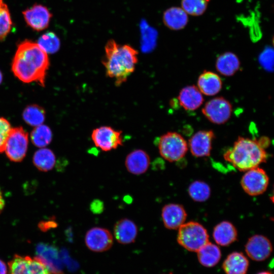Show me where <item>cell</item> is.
I'll list each match as a JSON object with an SVG mask.
<instances>
[{
	"label": "cell",
	"mask_w": 274,
	"mask_h": 274,
	"mask_svg": "<svg viewBox=\"0 0 274 274\" xmlns=\"http://www.w3.org/2000/svg\"><path fill=\"white\" fill-rule=\"evenodd\" d=\"M28 143V134L21 127L12 128L4 151L13 162H20L25 156Z\"/></svg>",
	"instance_id": "52a82bcc"
},
{
	"label": "cell",
	"mask_w": 274,
	"mask_h": 274,
	"mask_svg": "<svg viewBox=\"0 0 274 274\" xmlns=\"http://www.w3.org/2000/svg\"><path fill=\"white\" fill-rule=\"evenodd\" d=\"M138 229L130 219L123 218L118 220L114 226L113 233L116 241L123 245L133 243L137 236Z\"/></svg>",
	"instance_id": "e0dca14e"
},
{
	"label": "cell",
	"mask_w": 274,
	"mask_h": 274,
	"mask_svg": "<svg viewBox=\"0 0 274 274\" xmlns=\"http://www.w3.org/2000/svg\"><path fill=\"white\" fill-rule=\"evenodd\" d=\"M33 162L40 170L49 171L54 166L55 156L50 149L42 148L35 152Z\"/></svg>",
	"instance_id": "d4e9b609"
},
{
	"label": "cell",
	"mask_w": 274,
	"mask_h": 274,
	"mask_svg": "<svg viewBox=\"0 0 274 274\" xmlns=\"http://www.w3.org/2000/svg\"><path fill=\"white\" fill-rule=\"evenodd\" d=\"M213 236L218 245L227 246L236 240L237 232L236 228L231 223L224 221L214 227Z\"/></svg>",
	"instance_id": "ffe728a7"
},
{
	"label": "cell",
	"mask_w": 274,
	"mask_h": 274,
	"mask_svg": "<svg viewBox=\"0 0 274 274\" xmlns=\"http://www.w3.org/2000/svg\"><path fill=\"white\" fill-rule=\"evenodd\" d=\"M30 138L34 145L42 148L50 143L51 131L47 126L41 124L35 127L31 133Z\"/></svg>",
	"instance_id": "83f0119b"
},
{
	"label": "cell",
	"mask_w": 274,
	"mask_h": 274,
	"mask_svg": "<svg viewBox=\"0 0 274 274\" xmlns=\"http://www.w3.org/2000/svg\"><path fill=\"white\" fill-rule=\"evenodd\" d=\"M188 193L194 201L203 202L210 197L211 189L206 183L201 181H195L190 184Z\"/></svg>",
	"instance_id": "484cf974"
},
{
	"label": "cell",
	"mask_w": 274,
	"mask_h": 274,
	"mask_svg": "<svg viewBox=\"0 0 274 274\" xmlns=\"http://www.w3.org/2000/svg\"><path fill=\"white\" fill-rule=\"evenodd\" d=\"M248 267V259L243 253L238 252L228 255L222 264L226 274H246Z\"/></svg>",
	"instance_id": "44dd1931"
},
{
	"label": "cell",
	"mask_w": 274,
	"mask_h": 274,
	"mask_svg": "<svg viewBox=\"0 0 274 274\" xmlns=\"http://www.w3.org/2000/svg\"><path fill=\"white\" fill-rule=\"evenodd\" d=\"M86 247L94 252H102L109 250L113 244V236L107 229L94 227L89 229L84 238Z\"/></svg>",
	"instance_id": "8fae6325"
},
{
	"label": "cell",
	"mask_w": 274,
	"mask_h": 274,
	"mask_svg": "<svg viewBox=\"0 0 274 274\" xmlns=\"http://www.w3.org/2000/svg\"><path fill=\"white\" fill-rule=\"evenodd\" d=\"M222 82L219 76L211 71H204L197 80V88L208 96H213L220 92Z\"/></svg>",
	"instance_id": "d6986e66"
},
{
	"label": "cell",
	"mask_w": 274,
	"mask_h": 274,
	"mask_svg": "<svg viewBox=\"0 0 274 274\" xmlns=\"http://www.w3.org/2000/svg\"><path fill=\"white\" fill-rule=\"evenodd\" d=\"M37 44L47 53L56 52L60 46L58 37L53 32L43 34L39 39Z\"/></svg>",
	"instance_id": "f546056e"
},
{
	"label": "cell",
	"mask_w": 274,
	"mask_h": 274,
	"mask_svg": "<svg viewBox=\"0 0 274 274\" xmlns=\"http://www.w3.org/2000/svg\"><path fill=\"white\" fill-rule=\"evenodd\" d=\"M208 2L209 0H182V8L187 14L199 16L205 12Z\"/></svg>",
	"instance_id": "4dcf8cb0"
},
{
	"label": "cell",
	"mask_w": 274,
	"mask_h": 274,
	"mask_svg": "<svg viewBox=\"0 0 274 274\" xmlns=\"http://www.w3.org/2000/svg\"><path fill=\"white\" fill-rule=\"evenodd\" d=\"M259 62L261 65L270 71L273 69V52L271 49H266L262 53L259 57Z\"/></svg>",
	"instance_id": "d6a6232c"
},
{
	"label": "cell",
	"mask_w": 274,
	"mask_h": 274,
	"mask_svg": "<svg viewBox=\"0 0 274 274\" xmlns=\"http://www.w3.org/2000/svg\"><path fill=\"white\" fill-rule=\"evenodd\" d=\"M240 67L237 56L232 52H225L217 59L216 67L221 75L229 77L233 75Z\"/></svg>",
	"instance_id": "7402d4cb"
},
{
	"label": "cell",
	"mask_w": 274,
	"mask_h": 274,
	"mask_svg": "<svg viewBox=\"0 0 274 274\" xmlns=\"http://www.w3.org/2000/svg\"><path fill=\"white\" fill-rule=\"evenodd\" d=\"M9 274H53L40 257L15 255L8 263Z\"/></svg>",
	"instance_id": "8992f818"
},
{
	"label": "cell",
	"mask_w": 274,
	"mask_h": 274,
	"mask_svg": "<svg viewBox=\"0 0 274 274\" xmlns=\"http://www.w3.org/2000/svg\"><path fill=\"white\" fill-rule=\"evenodd\" d=\"M177 242L185 249L196 252L209 241L206 229L200 223L190 221L178 228Z\"/></svg>",
	"instance_id": "277c9868"
},
{
	"label": "cell",
	"mask_w": 274,
	"mask_h": 274,
	"mask_svg": "<svg viewBox=\"0 0 274 274\" xmlns=\"http://www.w3.org/2000/svg\"><path fill=\"white\" fill-rule=\"evenodd\" d=\"M5 207V200L3 196L2 191L0 189V213L3 211Z\"/></svg>",
	"instance_id": "d590c367"
},
{
	"label": "cell",
	"mask_w": 274,
	"mask_h": 274,
	"mask_svg": "<svg viewBox=\"0 0 274 274\" xmlns=\"http://www.w3.org/2000/svg\"><path fill=\"white\" fill-rule=\"evenodd\" d=\"M224 158L238 170L246 172L266 162L267 154L258 140L239 136Z\"/></svg>",
	"instance_id": "3957f363"
},
{
	"label": "cell",
	"mask_w": 274,
	"mask_h": 274,
	"mask_svg": "<svg viewBox=\"0 0 274 274\" xmlns=\"http://www.w3.org/2000/svg\"><path fill=\"white\" fill-rule=\"evenodd\" d=\"M232 110V106L228 100L223 97H217L206 102L202 113L211 122L222 124L229 120Z\"/></svg>",
	"instance_id": "9c48e42d"
},
{
	"label": "cell",
	"mask_w": 274,
	"mask_h": 274,
	"mask_svg": "<svg viewBox=\"0 0 274 274\" xmlns=\"http://www.w3.org/2000/svg\"><path fill=\"white\" fill-rule=\"evenodd\" d=\"M24 19L31 28L42 31L47 28L52 16L48 9L41 4H35L22 12Z\"/></svg>",
	"instance_id": "7c38bea8"
},
{
	"label": "cell",
	"mask_w": 274,
	"mask_h": 274,
	"mask_svg": "<svg viewBox=\"0 0 274 274\" xmlns=\"http://www.w3.org/2000/svg\"><path fill=\"white\" fill-rule=\"evenodd\" d=\"M161 218L166 228L177 229L185 223L187 213L182 205L169 203L162 209Z\"/></svg>",
	"instance_id": "9a60e30c"
},
{
	"label": "cell",
	"mask_w": 274,
	"mask_h": 274,
	"mask_svg": "<svg viewBox=\"0 0 274 274\" xmlns=\"http://www.w3.org/2000/svg\"><path fill=\"white\" fill-rule=\"evenodd\" d=\"M49 65L47 53L37 43L25 40L18 46L12 63V71L23 82H36L44 86Z\"/></svg>",
	"instance_id": "6da1fadb"
},
{
	"label": "cell",
	"mask_w": 274,
	"mask_h": 274,
	"mask_svg": "<svg viewBox=\"0 0 274 274\" xmlns=\"http://www.w3.org/2000/svg\"><path fill=\"white\" fill-rule=\"evenodd\" d=\"M178 100L184 109L194 111L202 104L203 97L197 87L190 85L182 89L178 96Z\"/></svg>",
	"instance_id": "ac0fdd59"
},
{
	"label": "cell",
	"mask_w": 274,
	"mask_h": 274,
	"mask_svg": "<svg viewBox=\"0 0 274 274\" xmlns=\"http://www.w3.org/2000/svg\"><path fill=\"white\" fill-rule=\"evenodd\" d=\"M44 109L36 105L27 106L23 113V118L29 125L37 126L42 124L45 120Z\"/></svg>",
	"instance_id": "4316f807"
},
{
	"label": "cell",
	"mask_w": 274,
	"mask_h": 274,
	"mask_svg": "<svg viewBox=\"0 0 274 274\" xmlns=\"http://www.w3.org/2000/svg\"><path fill=\"white\" fill-rule=\"evenodd\" d=\"M215 134L212 130H200L189 140L191 154L197 157L208 156L212 150V143Z\"/></svg>",
	"instance_id": "5bb4252c"
},
{
	"label": "cell",
	"mask_w": 274,
	"mask_h": 274,
	"mask_svg": "<svg viewBox=\"0 0 274 274\" xmlns=\"http://www.w3.org/2000/svg\"><path fill=\"white\" fill-rule=\"evenodd\" d=\"M138 55V51L129 45H120L112 39L107 42L102 63L107 76L115 80L116 86L125 82L134 72Z\"/></svg>",
	"instance_id": "7a4b0ae2"
},
{
	"label": "cell",
	"mask_w": 274,
	"mask_h": 274,
	"mask_svg": "<svg viewBox=\"0 0 274 274\" xmlns=\"http://www.w3.org/2000/svg\"><path fill=\"white\" fill-rule=\"evenodd\" d=\"M245 251L251 259L261 261L270 255L272 247L268 238L262 235L256 234L249 238L245 246Z\"/></svg>",
	"instance_id": "4fadbf2b"
},
{
	"label": "cell",
	"mask_w": 274,
	"mask_h": 274,
	"mask_svg": "<svg viewBox=\"0 0 274 274\" xmlns=\"http://www.w3.org/2000/svg\"><path fill=\"white\" fill-rule=\"evenodd\" d=\"M199 263L207 267L216 265L220 261L221 253L219 248L210 242L201 247L197 252Z\"/></svg>",
	"instance_id": "603a6c76"
},
{
	"label": "cell",
	"mask_w": 274,
	"mask_h": 274,
	"mask_svg": "<svg viewBox=\"0 0 274 274\" xmlns=\"http://www.w3.org/2000/svg\"><path fill=\"white\" fill-rule=\"evenodd\" d=\"M8 265L1 259H0V274H8Z\"/></svg>",
	"instance_id": "e575fe53"
},
{
	"label": "cell",
	"mask_w": 274,
	"mask_h": 274,
	"mask_svg": "<svg viewBox=\"0 0 274 274\" xmlns=\"http://www.w3.org/2000/svg\"><path fill=\"white\" fill-rule=\"evenodd\" d=\"M12 21L7 5L0 0V41H4L10 33Z\"/></svg>",
	"instance_id": "f1b7e54d"
},
{
	"label": "cell",
	"mask_w": 274,
	"mask_h": 274,
	"mask_svg": "<svg viewBox=\"0 0 274 274\" xmlns=\"http://www.w3.org/2000/svg\"><path fill=\"white\" fill-rule=\"evenodd\" d=\"M159 152L164 159L176 162L184 157L188 150V144L184 138L176 132H167L157 141Z\"/></svg>",
	"instance_id": "5b68a950"
},
{
	"label": "cell",
	"mask_w": 274,
	"mask_h": 274,
	"mask_svg": "<svg viewBox=\"0 0 274 274\" xmlns=\"http://www.w3.org/2000/svg\"><path fill=\"white\" fill-rule=\"evenodd\" d=\"M241 183L246 193L251 196H256L266 191L269 178L265 170L258 166L246 171Z\"/></svg>",
	"instance_id": "ba28073f"
},
{
	"label": "cell",
	"mask_w": 274,
	"mask_h": 274,
	"mask_svg": "<svg viewBox=\"0 0 274 274\" xmlns=\"http://www.w3.org/2000/svg\"><path fill=\"white\" fill-rule=\"evenodd\" d=\"M91 139L96 147L106 152L117 149L123 143L122 131L107 126L93 129Z\"/></svg>",
	"instance_id": "30bf717a"
},
{
	"label": "cell",
	"mask_w": 274,
	"mask_h": 274,
	"mask_svg": "<svg viewBox=\"0 0 274 274\" xmlns=\"http://www.w3.org/2000/svg\"><path fill=\"white\" fill-rule=\"evenodd\" d=\"M187 14L182 8L173 7L167 9L164 13L163 21L169 28L179 30L183 28L188 22Z\"/></svg>",
	"instance_id": "cb8c5ba5"
},
{
	"label": "cell",
	"mask_w": 274,
	"mask_h": 274,
	"mask_svg": "<svg viewBox=\"0 0 274 274\" xmlns=\"http://www.w3.org/2000/svg\"><path fill=\"white\" fill-rule=\"evenodd\" d=\"M257 274H272L269 271H262L258 273Z\"/></svg>",
	"instance_id": "8d00e7d4"
},
{
	"label": "cell",
	"mask_w": 274,
	"mask_h": 274,
	"mask_svg": "<svg viewBox=\"0 0 274 274\" xmlns=\"http://www.w3.org/2000/svg\"><path fill=\"white\" fill-rule=\"evenodd\" d=\"M150 164L148 154L142 149H136L130 152L126 157L125 166L127 171L135 175L144 174Z\"/></svg>",
	"instance_id": "2e32d148"
},
{
	"label": "cell",
	"mask_w": 274,
	"mask_h": 274,
	"mask_svg": "<svg viewBox=\"0 0 274 274\" xmlns=\"http://www.w3.org/2000/svg\"><path fill=\"white\" fill-rule=\"evenodd\" d=\"M90 209L95 214L100 213L104 209L103 202L98 199L93 200L90 204Z\"/></svg>",
	"instance_id": "836d02e7"
},
{
	"label": "cell",
	"mask_w": 274,
	"mask_h": 274,
	"mask_svg": "<svg viewBox=\"0 0 274 274\" xmlns=\"http://www.w3.org/2000/svg\"><path fill=\"white\" fill-rule=\"evenodd\" d=\"M11 128L7 120L0 117V153L4 152L5 145Z\"/></svg>",
	"instance_id": "1f68e13d"
},
{
	"label": "cell",
	"mask_w": 274,
	"mask_h": 274,
	"mask_svg": "<svg viewBox=\"0 0 274 274\" xmlns=\"http://www.w3.org/2000/svg\"><path fill=\"white\" fill-rule=\"evenodd\" d=\"M2 74L1 73V72H0V83L2 82Z\"/></svg>",
	"instance_id": "74e56055"
}]
</instances>
